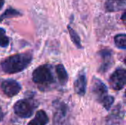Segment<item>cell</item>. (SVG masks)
Wrapping results in <instances>:
<instances>
[{
    "instance_id": "cell-1",
    "label": "cell",
    "mask_w": 126,
    "mask_h": 125,
    "mask_svg": "<svg viewBox=\"0 0 126 125\" xmlns=\"http://www.w3.org/2000/svg\"><path fill=\"white\" fill-rule=\"evenodd\" d=\"M32 55L30 52L16 54L4 59L1 63L2 70L7 74H15L24 70L31 63Z\"/></svg>"
},
{
    "instance_id": "cell-2",
    "label": "cell",
    "mask_w": 126,
    "mask_h": 125,
    "mask_svg": "<svg viewBox=\"0 0 126 125\" xmlns=\"http://www.w3.org/2000/svg\"><path fill=\"white\" fill-rule=\"evenodd\" d=\"M32 81L43 88H47L54 84L55 77L52 66L45 64L36 68L32 72Z\"/></svg>"
},
{
    "instance_id": "cell-3",
    "label": "cell",
    "mask_w": 126,
    "mask_h": 125,
    "mask_svg": "<svg viewBox=\"0 0 126 125\" xmlns=\"http://www.w3.org/2000/svg\"><path fill=\"white\" fill-rule=\"evenodd\" d=\"M38 103L32 98L20 99L13 106V110L18 116L21 118H29L32 116Z\"/></svg>"
},
{
    "instance_id": "cell-4",
    "label": "cell",
    "mask_w": 126,
    "mask_h": 125,
    "mask_svg": "<svg viewBox=\"0 0 126 125\" xmlns=\"http://www.w3.org/2000/svg\"><path fill=\"white\" fill-rule=\"evenodd\" d=\"M110 88L114 91H120L126 85V69L117 68L109 79Z\"/></svg>"
},
{
    "instance_id": "cell-5",
    "label": "cell",
    "mask_w": 126,
    "mask_h": 125,
    "mask_svg": "<svg viewBox=\"0 0 126 125\" xmlns=\"http://www.w3.org/2000/svg\"><path fill=\"white\" fill-rule=\"evenodd\" d=\"M92 91L96 98V100L101 105L109 98L108 88L105 83L100 79L94 77L92 82Z\"/></svg>"
},
{
    "instance_id": "cell-6",
    "label": "cell",
    "mask_w": 126,
    "mask_h": 125,
    "mask_svg": "<svg viewBox=\"0 0 126 125\" xmlns=\"http://www.w3.org/2000/svg\"><path fill=\"white\" fill-rule=\"evenodd\" d=\"M97 54L102 61L99 67L98 71L100 73H105L111 67L113 64V52L109 49H103L98 52Z\"/></svg>"
},
{
    "instance_id": "cell-7",
    "label": "cell",
    "mask_w": 126,
    "mask_h": 125,
    "mask_svg": "<svg viewBox=\"0 0 126 125\" xmlns=\"http://www.w3.org/2000/svg\"><path fill=\"white\" fill-rule=\"evenodd\" d=\"M87 87V78L86 74L84 69L79 71L77 77L74 83V89L78 95L83 96L86 92Z\"/></svg>"
},
{
    "instance_id": "cell-8",
    "label": "cell",
    "mask_w": 126,
    "mask_h": 125,
    "mask_svg": "<svg viewBox=\"0 0 126 125\" xmlns=\"http://www.w3.org/2000/svg\"><path fill=\"white\" fill-rule=\"evenodd\" d=\"M2 91L9 97L17 95L21 90L20 84L13 80H6L1 84Z\"/></svg>"
},
{
    "instance_id": "cell-9",
    "label": "cell",
    "mask_w": 126,
    "mask_h": 125,
    "mask_svg": "<svg viewBox=\"0 0 126 125\" xmlns=\"http://www.w3.org/2000/svg\"><path fill=\"white\" fill-rule=\"evenodd\" d=\"M49 122V118L44 111H38L33 119H32L27 125H47Z\"/></svg>"
},
{
    "instance_id": "cell-10",
    "label": "cell",
    "mask_w": 126,
    "mask_h": 125,
    "mask_svg": "<svg viewBox=\"0 0 126 125\" xmlns=\"http://www.w3.org/2000/svg\"><path fill=\"white\" fill-rule=\"evenodd\" d=\"M55 71L60 84L62 85H66L69 80V76L65 67L62 64H58L55 67Z\"/></svg>"
},
{
    "instance_id": "cell-11",
    "label": "cell",
    "mask_w": 126,
    "mask_h": 125,
    "mask_svg": "<svg viewBox=\"0 0 126 125\" xmlns=\"http://www.w3.org/2000/svg\"><path fill=\"white\" fill-rule=\"evenodd\" d=\"M67 29H68V31H69V33L71 40L73 42V43L77 46V48H78V49H83V46L81 44V41H80V36L78 35V34L77 33V32L73 28H72L69 25L67 26Z\"/></svg>"
},
{
    "instance_id": "cell-12",
    "label": "cell",
    "mask_w": 126,
    "mask_h": 125,
    "mask_svg": "<svg viewBox=\"0 0 126 125\" xmlns=\"http://www.w3.org/2000/svg\"><path fill=\"white\" fill-rule=\"evenodd\" d=\"M114 41L117 48L126 50V34L122 33L115 35Z\"/></svg>"
},
{
    "instance_id": "cell-13",
    "label": "cell",
    "mask_w": 126,
    "mask_h": 125,
    "mask_svg": "<svg viewBox=\"0 0 126 125\" xmlns=\"http://www.w3.org/2000/svg\"><path fill=\"white\" fill-rule=\"evenodd\" d=\"M21 15V13H19L18 10L13 9V8H8L7 10H5V12L1 14L0 16V22H1L5 18H13V17H16V16H20Z\"/></svg>"
},
{
    "instance_id": "cell-14",
    "label": "cell",
    "mask_w": 126,
    "mask_h": 125,
    "mask_svg": "<svg viewBox=\"0 0 126 125\" xmlns=\"http://www.w3.org/2000/svg\"><path fill=\"white\" fill-rule=\"evenodd\" d=\"M10 40L9 38L6 35V32L3 28L0 27V46L7 47L9 45Z\"/></svg>"
},
{
    "instance_id": "cell-15",
    "label": "cell",
    "mask_w": 126,
    "mask_h": 125,
    "mask_svg": "<svg viewBox=\"0 0 126 125\" xmlns=\"http://www.w3.org/2000/svg\"><path fill=\"white\" fill-rule=\"evenodd\" d=\"M121 21H123V23L126 26V10L123 13V15L121 16Z\"/></svg>"
},
{
    "instance_id": "cell-16",
    "label": "cell",
    "mask_w": 126,
    "mask_h": 125,
    "mask_svg": "<svg viewBox=\"0 0 126 125\" xmlns=\"http://www.w3.org/2000/svg\"><path fill=\"white\" fill-rule=\"evenodd\" d=\"M3 117H4V113H3V111H2V110H1V108L0 107V122L2 120Z\"/></svg>"
},
{
    "instance_id": "cell-17",
    "label": "cell",
    "mask_w": 126,
    "mask_h": 125,
    "mask_svg": "<svg viewBox=\"0 0 126 125\" xmlns=\"http://www.w3.org/2000/svg\"><path fill=\"white\" fill-rule=\"evenodd\" d=\"M4 4V0H0V10L3 7Z\"/></svg>"
},
{
    "instance_id": "cell-18",
    "label": "cell",
    "mask_w": 126,
    "mask_h": 125,
    "mask_svg": "<svg viewBox=\"0 0 126 125\" xmlns=\"http://www.w3.org/2000/svg\"><path fill=\"white\" fill-rule=\"evenodd\" d=\"M123 63H124L126 65V57H125V59L123 60Z\"/></svg>"
},
{
    "instance_id": "cell-19",
    "label": "cell",
    "mask_w": 126,
    "mask_h": 125,
    "mask_svg": "<svg viewBox=\"0 0 126 125\" xmlns=\"http://www.w3.org/2000/svg\"><path fill=\"white\" fill-rule=\"evenodd\" d=\"M112 1H124L125 0H112Z\"/></svg>"
},
{
    "instance_id": "cell-20",
    "label": "cell",
    "mask_w": 126,
    "mask_h": 125,
    "mask_svg": "<svg viewBox=\"0 0 126 125\" xmlns=\"http://www.w3.org/2000/svg\"><path fill=\"white\" fill-rule=\"evenodd\" d=\"M125 96H126V92H125Z\"/></svg>"
}]
</instances>
